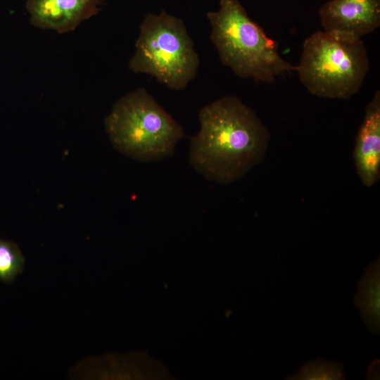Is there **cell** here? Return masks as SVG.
<instances>
[{
    "label": "cell",
    "instance_id": "1",
    "mask_svg": "<svg viewBox=\"0 0 380 380\" xmlns=\"http://www.w3.org/2000/svg\"><path fill=\"white\" fill-rule=\"evenodd\" d=\"M198 118L200 129L191 139L189 163L207 180L233 183L264 160L270 133L238 97L215 100L200 110Z\"/></svg>",
    "mask_w": 380,
    "mask_h": 380
},
{
    "label": "cell",
    "instance_id": "2",
    "mask_svg": "<svg viewBox=\"0 0 380 380\" xmlns=\"http://www.w3.org/2000/svg\"><path fill=\"white\" fill-rule=\"evenodd\" d=\"M220 59L239 77L271 82L296 71V65L279 54L277 44L250 18L239 0H220L217 11L207 13Z\"/></svg>",
    "mask_w": 380,
    "mask_h": 380
},
{
    "label": "cell",
    "instance_id": "3",
    "mask_svg": "<svg viewBox=\"0 0 380 380\" xmlns=\"http://www.w3.org/2000/svg\"><path fill=\"white\" fill-rule=\"evenodd\" d=\"M105 127L117 151L144 163L171 156L185 137L182 127L144 88L118 100L105 119Z\"/></svg>",
    "mask_w": 380,
    "mask_h": 380
},
{
    "label": "cell",
    "instance_id": "4",
    "mask_svg": "<svg viewBox=\"0 0 380 380\" xmlns=\"http://www.w3.org/2000/svg\"><path fill=\"white\" fill-rule=\"evenodd\" d=\"M369 70L367 51L362 39L323 30L305 40L296 71L312 94L348 99L359 91Z\"/></svg>",
    "mask_w": 380,
    "mask_h": 380
},
{
    "label": "cell",
    "instance_id": "5",
    "mask_svg": "<svg viewBox=\"0 0 380 380\" xmlns=\"http://www.w3.org/2000/svg\"><path fill=\"white\" fill-rule=\"evenodd\" d=\"M199 58L183 21L163 10L146 15L140 25L129 67L174 90L184 89L196 76Z\"/></svg>",
    "mask_w": 380,
    "mask_h": 380
},
{
    "label": "cell",
    "instance_id": "6",
    "mask_svg": "<svg viewBox=\"0 0 380 380\" xmlns=\"http://www.w3.org/2000/svg\"><path fill=\"white\" fill-rule=\"evenodd\" d=\"M319 15L324 31L361 39L380 25V0H331Z\"/></svg>",
    "mask_w": 380,
    "mask_h": 380
},
{
    "label": "cell",
    "instance_id": "7",
    "mask_svg": "<svg viewBox=\"0 0 380 380\" xmlns=\"http://www.w3.org/2000/svg\"><path fill=\"white\" fill-rule=\"evenodd\" d=\"M104 0H27L30 23L63 34L96 15Z\"/></svg>",
    "mask_w": 380,
    "mask_h": 380
},
{
    "label": "cell",
    "instance_id": "8",
    "mask_svg": "<svg viewBox=\"0 0 380 380\" xmlns=\"http://www.w3.org/2000/svg\"><path fill=\"white\" fill-rule=\"evenodd\" d=\"M355 165L364 185L370 187L380 179V91L367 103L353 152Z\"/></svg>",
    "mask_w": 380,
    "mask_h": 380
},
{
    "label": "cell",
    "instance_id": "9",
    "mask_svg": "<svg viewBox=\"0 0 380 380\" xmlns=\"http://www.w3.org/2000/svg\"><path fill=\"white\" fill-rule=\"evenodd\" d=\"M356 303L367 326L374 331L379 327V260L373 262L360 282Z\"/></svg>",
    "mask_w": 380,
    "mask_h": 380
},
{
    "label": "cell",
    "instance_id": "10",
    "mask_svg": "<svg viewBox=\"0 0 380 380\" xmlns=\"http://www.w3.org/2000/svg\"><path fill=\"white\" fill-rule=\"evenodd\" d=\"M25 258L16 243L0 239V281L9 283L20 274Z\"/></svg>",
    "mask_w": 380,
    "mask_h": 380
},
{
    "label": "cell",
    "instance_id": "11",
    "mask_svg": "<svg viewBox=\"0 0 380 380\" xmlns=\"http://www.w3.org/2000/svg\"><path fill=\"white\" fill-rule=\"evenodd\" d=\"M342 367L337 362L317 360L303 365L293 379H341Z\"/></svg>",
    "mask_w": 380,
    "mask_h": 380
}]
</instances>
